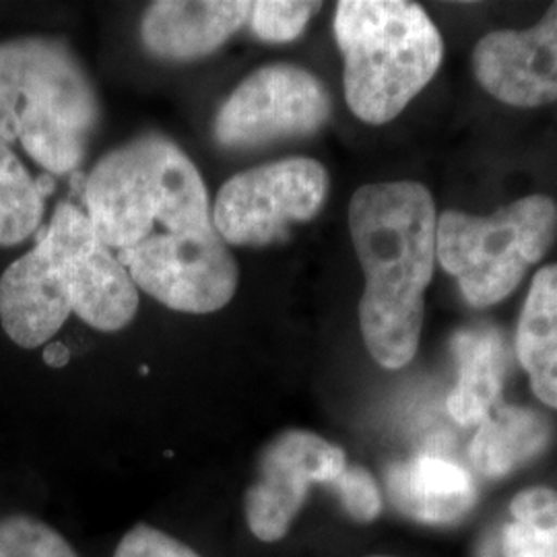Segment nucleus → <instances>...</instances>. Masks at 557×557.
<instances>
[{
	"label": "nucleus",
	"mask_w": 557,
	"mask_h": 557,
	"mask_svg": "<svg viewBox=\"0 0 557 557\" xmlns=\"http://www.w3.org/2000/svg\"><path fill=\"white\" fill-rule=\"evenodd\" d=\"M349 232L366 275L361 337L376 363L400 370L418 354L423 296L438 260L436 202L418 182L366 184L349 202Z\"/></svg>",
	"instance_id": "nucleus-1"
},
{
	"label": "nucleus",
	"mask_w": 557,
	"mask_h": 557,
	"mask_svg": "<svg viewBox=\"0 0 557 557\" xmlns=\"http://www.w3.org/2000/svg\"><path fill=\"white\" fill-rule=\"evenodd\" d=\"M100 101L73 50L54 38L0 41V139L50 174L79 168Z\"/></svg>",
	"instance_id": "nucleus-2"
},
{
	"label": "nucleus",
	"mask_w": 557,
	"mask_h": 557,
	"mask_svg": "<svg viewBox=\"0 0 557 557\" xmlns=\"http://www.w3.org/2000/svg\"><path fill=\"white\" fill-rule=\"evenodd\" d=\"M87 218L110 250L156 234L202 232L213 225L197 165L176 143L140 137L103 156L85 184Z\"/></svg>",
	"instance_id": "nucleus-3"
},
{
	"label": "nucleus",
	"mask_w": 557,
	"mask_h": 557,
	"mask_svg": "<svg viewBox=\"0 0 557 557\" xmlns=\"http://www.w3.org/2000/svg\"><path fill=\"white\" fill-rule=\"evenodd\" d=\"M345 100L368 124L397 119L438 73L444 44L430 15L407 0H343L335 11Z\"/></svg>",
	"instance_id": "nucleus-4"
},
{
	"label": "nucleus",
	"mask_w": 557,
	"mask_h": 557,
	"mask_svg": "<svg viewBox=\"0 0 557 557\" xmlns=\"http://www.w3.org/2000/svg\"><path fill=\"white\" fill-rule=\"evenodd\" d=\"M557 239V205L545 195L515 200L487 218L444 211L436 255L465 299L485 308L508 298Z\"/></svg>",
	"instance_id": "nucleus-5"
},
{
	"label": "nucleus",
	"mask_w": 557,
	"mask_h": 557,
	"mask_svg": "<svg viewBox=\"0 0 557 557\" xmlns=\"http://www.w3.org/2000/svg\"><path fill=\"white\" fill-rule=\"evenodd\" d=\"M116 257L137 289L178 312H218L238 287V264L215 225L188 234L156 232Z\"/></svg>",
	"instance_id": "nucleus-6"
},
{
	"label": "nucleus",
	"mask_w": 557,
	"mask_h": 557,
	"mask_svg": "<svg viewBox=\"0 0 557 557\" xmlns=\"http://www.w3.org/2000/svg\"><path fill=\"white\" fill-rule=\"evenodd\" d=\"M329 195V174L308 158L273 161L223 184L211 220L223 242L267 246L292 223L314 220Z\"/></svg>",
	"instance_id": "nucleus-7"
},
{
	"label": "nucleus",
	"mask_w": 557,
	"mask_h": 557,
	"mask_svg": "<svg viewBox=\"0 0 557 557\" xmlns=\"http://www.w3.org/2000/svg\"><path fill=\"white\" fill-rule=\"evenodd\" d=\"M331 116V98L312 73L271 64L239 83L215 119V139L227 149L308 137Z\"/></svg>",
	"instance_id": "nucleus-8"
},
{
	"label": "nucleus",
	"mask_w": 557,
	"mask_h": 557,
	"mask_svg": "<svg viewBox=\"0 0 557 557\" xmlns=\"http://www.w3.org/2000/svg\"><path fill=\"white\" fill-rule=\"evenodd\" d=\"M349 462L343 448L319 434L289 430L262 450L257 479L244 496L248 529L262 543L285 537L312 485L333 490Z\"/></svg>",
	"instance_id": "nucleus-9"
},
{
	"label": "nucleus",
	"mask_w": 557,
	"mask_h": 557,
	"mask_svg": "<svg viewBox=\"0 0 557 557\" xmlns=\"http://www.w3.org/2000/svg\"><path fill=\"white\" fill-rule=\"evenodd\" d=\"M41 238L60 260L73 312L89 326L114 333L137 317L139 289L126 267L96 234L85 211L60 205Z\"/></svg>",
	"instance_id": "nucleus-10"
},
{
	"label": "nucleus",
	"mask_w": 557,
	"mask_h": 557,
	"mask_svg": "<svg viewBox=\"0 0 557 557\" xmlns=\"http://www.w3.org/2000/svg\"><path fill=\"white\" fill-rule=\"evenodd\" d=\"M473 75L496 100L515 108L557 101V2L529 29H496L473 50Z\"/></svg>",
	"instance_id": "nucleus-11"
},
{
	"label": "nucleus",
	"mask_w": 557,
	"mask_h": 557,
	"mask_svg": "<svg viewBox=\"0 0 557 557\" xmlns=\"http://www.w3.org/2000/svg\"><path fill=\"white\" fill-rule=\"evenodd\" d=\"M73 312L62 264L38 238L0 277V324L23 349H38L59 333Z\"/></svg>",
	"instance_id": "nucleus-12"
},
{
	"label": "nucleus",
	"mask_w": 557,
	"mask_h": 557,
	"mask_svg": "<svg viewBox=\"0 0 557 557\" xmlns=\"http://www.w3.org/2000/svg\"><path fill=\"white\" fill-rule=\"evenodd\" d=\"M252 2H153L140 23L143 46L165 60H193L215 52L250 17Z\"/></svg>",
	"instance_id": "nucleus-13"
},
{
	"label": "nucleus",
	"mask_w": 557,
	"mask_h": 557,
	"mask_svg": "<svg viewBox=\"0 0 557 557\" xmlns=\"http://www.w3.org/2000/svg\"><path fill=\"white\" fill-rule=\"evenodd\" d=\"M386 492L398 512L425 524H453L475 506L478 490L467 469L434 455L395 462L386 469Z\"/></svg>",
	"instance_id": "nucleus-14"
},
{
	"label": "nucleus",
	"mask_w": 557,
	"mask_h": 557,
	"mask_svg": "<svg viewBox=\"0 0 557 557\" xmlns=\"http://www.w3.org/2000/svg\"><path fill=\"white\" fill-rule=\"evenodd\" d=\"M458 363L457 386L448 395V413L460 425L487 418L498 403L508 368L506 343L496 329H462L453 338Z\"/></svg>",
	"instance_id": "nucleus-15"
},
{
	"label": "nucleus",
	"mask_w": 557,
	"mask_h": 557,
	"mask_svg": "<svg viewBox=\"0 0 557 557\" xmlns=\"http://www.w3.org/2000/svg\"><path fill=\"white\" fill-rule=\"evenodd\" d=\"M517 356L539 400L557 409V262L531 283L518 320Z\"/></svg>",
	"instance_id": "nucleus-16"
},
{
	"label": "nucleus",
	"mask_w": 557,
	"mask_h": 557,
	"mask_svg": "<svg viewBox=\"0 0 557 557\" xmlns=\"http://www.w3.org/2000/svg\"><path fill=\"white\" fill-rule=\"evenodd\" d=\"M552 423L527 407H498L479 423L469 444V457L485 478L510 475L518 467L537 458L552 442Z\"/></svg>",
	"instance_id": "nucleus-17"
},
{
	"label": "nucleus",
	"mask_w": 557,
	"mask_h": 557,
	"mask_svg": "<svg viewBox=\"0 0 557 557\" xmlns=\"http://www.w3.org/2000/svg\"><path fill=\"white\" fill-rule=\"evenodd\" d=\"M41 186L0 139V248L20 246L40 230Z\"/></svg>",
	"instance_id": "nucleus-18"
},
{
	"label": "nucleus",
	"mask_w": 557,
	"mask_h": 557,
	"mask_svg": "<svg viewBox=\"0 0 557 557\" xmlns=\"http://www.w3.org/2000/svg\"><path fill=\"white\" fill-rule=\"evenodd\" d=\"M515 522L502 524L504 557H557V494L549 487L520 492L510 504Z\"/></svg>",
	"instance_id": "nucleus-19"
},
{
	"label": "nucleus",
	"mask_w": 557,
	"mask_h": 557,
	"mask_svg": "<svg viewBox=\"0 0 557 557\" xmlns=\"http://www.w3.org/2000/svg\"><path fill=\"white\" fill-rule=\"evenodd\" d=\"M0 557H79L52 527L32 517L0 520Z\"/></svg>",
	"instance_id": "nucleus-20"
},
{
	"label": "nucleus",
	"mask_w": 557,
	"mask_h": 557,
	"mask_svg": "<svg viewBox=\"0 0 557 557\" xmlns=\"http://www.w3.org/2000/svg\"><path fill=\"white\" fill-rule=\"evenodd\" d=\"M320 9V2L294 0H260L250 7V27L262 41L285 44L301 36L310 17Z\"/></svg>",
	"instance_id": "nucleus-21"
},
{
	"label": "nucleus",
	"mask_w": 557,
	"mask_h": 557,
	"mask_svg": "<svg viewBox=\"0 0 557 557\" xmlns=\"http://www.w3.org/2000/svg\"><path fill=\"white\" fill-rule=\"evenodd\" d=\"M331 492L337 496L343 510L358 522H372L382 512L379 483L359 465H349Z\"/></svg>",
	"instance_id": "nucleus-22"
},
{
	"label": "nucleus",
	"mask_w": 557,
	"mask_h": 557,
	"mask_svg": "<svg viewBox=\"0 0 557 557\" xmlns=\"http://www.w3.org/2000/svg\"><path fill=\"white\" fill-rule=\"evenodd\" d=\"M114 557H200L180 539L149 524L133 527L116 547Z\"/></svg>",
	"instance_id": "nucleus-23"
},
{
	"label": "nucleus",
	"mask_w": 557,
	"mask_h": 557,
	"mask_svg": "<svg viewBox=\"0 0 557 557\" xmlns=\"http://www.w3.org/2000/svg\"><path fill=\"white\" fill-rule=\"evenodd\" d=\"M478 557H504V552H502V527L492 529L485 537L481 539Z\"/></svg>",
	"instance_id": "nucleus-24"
},
{
	"label": "nucleus",
	"mask_w": 557,
	"mask_h": 557,
	"mask_svg": "<svg viewBox=\"0 0 557 557\" xmlns=\"http://www.w3.org/2000/svg\"><path fill=\"white\" fill-rule=\"evenodd\" d=\"M48 356H54V358L48 359V361H50V363H54V366L64 363V361L69 359V354H66V349H64L62 345H52V347L48 349Z\"/></svg>",
	"instance_id": "nucleus-25"
},
{
	"label": "nucleus",
	"mask_w": 557,
	"mask_h": 557,
	"mask_svg": "<svg viewBox=\"0 0 557 557\" xmlns=\"http://www.w3.org/2000/svg\"><path fill=\"white\" fill-rule=\"evenodd\" d=\"M368 557H393V556H368Z\"/></svg>",
	"instance_id": "nucleus-26"
}]
</instances>
